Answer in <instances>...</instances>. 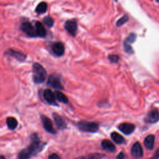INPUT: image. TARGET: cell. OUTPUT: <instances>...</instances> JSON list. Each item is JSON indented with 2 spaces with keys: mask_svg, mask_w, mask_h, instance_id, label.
<instances>
[{
  "mask_svg": "<svg viewBox=\"0 0 159 159\" xmlns=\"http://www.w3.org/2000/svg\"><path fill=\"white\" fill-rule=\"evenodd\" d=\"M155 143V136L153 135H148L147 136L144 140L145 147L148 149L152 150L154 147Z\"/></svg>",
  "mask_w": 159,
  "mask_h": 159,
  "instance_id": "17",
  "label": "cell"
},
{
  "mask_svg": "<svg viewBox=\"0 0 159 159\" xmlns=\"http://www.w3.org/2000/svg\"><path fill=\"white\" fill-rule=\"evenodd\" d=\"M52 49L53 53L58 57L63 55L65 52L64 45L61 42H60L54 43L52 47Z\"/></svg>",
  "mask_w": 159,
  "mask_h": 159,
  "instance_id": "12",
  "label": "cell"
},
{
  "mask_svg": "<svg viewBox=\"0 0 159 159\" xmlns=\"http://www.w3.org/2000/svg\"><path fill=\"white\" fill-rule=\"evenodd\" d=\"M131 155L135 158H139L143 156V149L139 142H135L132 147Z\"/></svg>",
  "mask_w": 159,
  "mask_h": 159,
  "instance_id": "11",
  "label": "cell"
},
{
  "mask_svg": "<svg viewBox=\"0 0 159 159\" xmlns=\"http://www.w3.org/2000/svg\"><path fill=\"white\" fill-rule=\"evenodd\" d=\"M6 124L9 129L14 130L17 127L18 122L16 118L13 117H9L6 119Z\"/></svg>",
  "mask_w": 159,
  "mask_h": 159,
  "instance_id": "20",
  "label": "cell"
},
{
  "mask_svg": "<svg viewBox=\"0 0 159 159\" xmlns=\"http://www.w3.org/2000/svg\"><path fill=\"white\" fill-rule=\"evenodd\" d=\"M32 75L34 83L40 84L44 82L47 76V72L40 64L35 63L32 66Z\"/></svg>",
  "mask_w": 159,
  "mask_h": 159,
  "instance_id": "2",
  "label": "cell"
},
{
  "mask_svg": "<svg viewBox=\"0 0 159 159\" xmlns=\"http://www.w3.org/2000/svg\"><path fill=\"white\" fill-rule=\"evenodd\" d=\"M41 120L43 124V127L47 132L52 134H55L56 133V131L53 128L51 119H50L48 117L42 115L41 116Z\"/></svg>",
  "mask_w": 159,
  "mask_h": 159,
  "instance_id": "6",
  "label": "cell"
},
{
  "mask_svg": "<svg viewBox=\"0 0 159 159\" xmlns=\"http://www.w3.org/2000/svg\"><path fill=\"white\" fill-rule=\"evenodd\" d=\"M48 84L55 89H63V86L61 84L60 78L56 75H51L48 79Z\"/></svg>",
  "mask_w": 159,
  "mask_h": 159,
  "instance_id": "7",
  "label": "cell"
},
{
  "mask_svg": "<svg viewBox=\"0 0 159 159\" xmlns=\"http://www.w3.org/2000/svg\"><path fill=\"white\" fill-rule=\"evenodd\" d=\"M55 94V99H57L58 101L66 104L68 102V99L66 97V96L65 94H64L63 93L59 91H57L55 92L54 93Z\"/></svg>",
  "mask_w": 159,
  "mask_h": 159,
  "instance_id": "22",
  "label": "cell"
},
{
  "mask_svg": "<svg viewBox=\"0 0 159 159\" xmlns=\"http://www.w3.org/2000/svg\"><path fill=\"white\" fill-rule=\"evenodd\" d=\"M66 30L71 35H75L78 30L77 22L74 19L68 20L65 22L64 25Z\"/></svg>",
  "mask_w": 159,
  "mask_h": 159,
  "instance_id": "5",
  "label": "cell"
},
{
  "mask_svg": "<svg viewBox=\"0 0 159 159\" xmlns=\"http://www.w3.org/2000/svg\"><path fill=\"white\" fill-rule=\"evenodd\" d=\"M159 120V112L158 109H154L151 110L147 114L145 121L147 123L150 124H154L158 122Z\"/></svg>",
  "mask_w": 159,
  "mask_h": 159,
  "instance_id": "10",
  "label": "cell"
},
{
  "mask_svg": "<svg viewBox=\"0 0 159 159\" xmlns=\"http://www.w3.org/2000/svg\"><path fill=\"white\" fill-rule=\"evenodd\" d=\"M118 129L124 134L130 135L134 132L135 129V125L130 123L124 122L118 125Z\"/></svg>",
  "mask_w": 159,
  "mask_h": 159,
  "instance_id": "9",
  "label": "cell"
},
{
  "mask_svg": "<svg viewBox=\"0 0 159 159\" xmlns=\"http://www.w3.org/2000/svg\"><path fill=\"white\" fill-rule=\"evenodd\" d=\"M0 159H6L5 157L3 155H0Z\"/></svg>",
  "mask_w": 159,
  "mask_h": 159,
  "instance_id": "30",
  "label": "cell"
},
{
  "mask_svg": "<svg viewBox=\"0 0 159 159\" xmlns=\"http://www.w3.org/2000/svg\"><path fill=\"white\" fill-rule=\"evenodd\" d=\"M43 98L49 104H55V97L54 93L50 89H46L43 91Z\"/></svg>",
  "mask_w": 159,
  "mask_h": 159,
  "instance_id": "15",
  "label": "cell"
},
{
  "mask_svg": "<svg viewBox=\"0 0 159 159\" xmlns=\"http://www.w3.org/2000/svg\"><path fill=\"white\" fill-rule=\"evenodd\" d=\"M129 20V17L127 15H125L122 16L121 18H120L116 22V25L118 27H120L122 25H124L125 23H126Z\"/></svg>",
  "mask_w": 159,
  "mask_h": 159,
  "instance_id": "25",
  "label": "cell"
},
{
  "mask_svg": "<svg viewBox=\"0 0 159 159\" xmlns=\"http://www.w3.org/2000/svg\"><path fill=\"white\" fill-rule=\"evenodd\" d=\"M77 125L81 130L87 132H96L99 129V124L93 122L80 121Z\"/></svg>",
  "mask_w": 159,
  "mask_h": 159,
  "instance_id": "3",
  "label": "cell"
},
{
  "mask_svg": "<svg viewBox=\"0 0 159 159\" xmlns=\"http://www.w3.org/2000/svg\"><path fill=\"white\" fill-rule=\"evenodd\" d=\"M20 29L27 35L30 37H37L35 29L32 24L29 22H24L20 25Z\"/></svg>",
  "mask_w": 159,
  "mask_h": 159,
  "instance_id": "4",
  "label": "cell"
},
{
  "mask_svg": "<svg viewBox=\"0 0 159 159\" xmlns=\"http://www.w3.org/2000/svg\"><path fill=\"white\" fill-rule=\"evenodd\" d=\"M48 159H61V158L57 154L52 153L48 156Z\"/></svg>",
  "mask_w": 159,
  "mask_h": 159,
  "instance_id": "27",
  "label": "cell"
},
{
  "mask_svg": "<svg viewBox=\"0 0 159 159\" xmlns=\"http://www.w3.org/2000/svg\"><path fill=\"white\" fill-rule=\"evenodd\" d=\"M101 147H102L103 149L110 152H114L116 150L115 145L110 140L107 139L103 140L101 142Z\"/></svg>",
  "mask_w": 159,
  "mask_h": 159,
  "instance_id": "18",
  "label": "cell"
},
{
  "mask_svg": "<svg viewBox=\"0 0 159 159\" xmlns=\"http://www.w3.org/2000/svg\"><path fill=\"white\" fill-rule=\"evenodd\" d=\"M111 137L112 140L117 144H122L125 142L124 138L121 135L116 132H113L111 134Z\"/></svg>",
  "mask_w": 159,
  "mask_h": 159,
  "instance_id": "19",
  "label": "cell"
},
{
  "mask_svg": "<svg viewBox=\"0 0 159 159\" xmlns=\"http://www.w3.org/2000/svg\"><path fill=\"white\" fill-rule=\"evenodd\" d=\"M135 39H136V35L134 33L130 34L129 36L125 39L124 43V47L126 53H133V50L130 46V43H132L135 40Z\"/></svg>",
  "mask_w": 159,
  "mask_h": 159,
  "instance_id": "8",
  "label": "cell"
},
{
  "mask_svg": "<svg viewBox=\"0 0 159 159\" xmlns=\"http://www.w3.org/2000/svg\"><path fill=\"white\" fill-rule=\"evenodd\" d=\"M6 54L8 55L9 56L13 57L16 60H17L18 61H24V60L26 58V55L25 54H24L23 53H22L20 52L14 50L13 49H9L6 52Z\"/></svg>",
  "mask_w": 159,
  "mask_h": 159,
  "instance_id": "13",
  "label": "cell"
},
{
  "mask_svg": "<svg viewBox=\"0 0 159 159\" xmlns=\"http://www.w3.org/2000/svg\"><path fill=\"white\" fill-rule=\"evenodd\" d=\"M158 158H159V148L156 151V152L155 153V154L153 156V157L151 158L150 159H158Z\"/></svg>",
  "mask_w": 159,
  "mask_h": 159,
  "instance_id": "28",
  "label": "cell"
},
{
  "mask_svg": "<svg viewBox=\"0 0 159 159\" xmlns=\"http://www.w3.org/2000/svg\"><path fill=\"white\" fill-rule=\"evenodd\" d=\"M156 1H157V2H158L159 3V0H156Z\"/></svg>",
  "mask_w": 159,
  "mask_h": 159,
  "instance_id": "31",
  "label": "cell"
},
{
  "mask_svg": "<svg viewBox=\"0 0 159 159\" xmlns=\"http://www.w3.org/2000/svg\"><path fill=\"white\" fill-rule=\"evenodd\" d=\"M43 146L44 143L40 141L38 135L36 134H34L31 136L30 144L19 152L18 159H30L40 152L43 148Z\"/></svg>",
  "mask_w": 159,
  "mask_h": 159,
  "instance_id": "1",
  "label": "cell"
},
{
  "mask_svg": "<svg viewBox=\"0 0 159 159\" xmlns=\"http://www.w3.org/2000/svg\"><path fill=\"white\" fill-rule=\"evenodd\" d=\"M35 32L37 37H45L47 35V31L42 24V22L39 21H36L35 24Z\"/></svg>",
  "mask_w": 159,
  "mask_h": 159,
  "instance_id": "14",
  "label": "cell"
},
{
  "mask_svg": "<svg viewBox=\"0 0 159 159\" xmlns=\"http://www.w3.org/2000/svg\"><path fill=\"white\" fill-rule=\"evenodd\" d=\"M119 57L117 55H110L109 56V60L112 63H117L119 61Z\"/></svg>",
  "mask_w": 159,
  "mask_h": 159,
  "instance_id": "26",
  "label": "cell"
},
{
  "mask_svg": "<svg viewBox=\"0 0 159 159\" xmlns=\"http://www.w3.org/2000/svg\"><path fill=\"white\" fill-rule=\"evenodd\" d=\"M104 157V154H102L100 153H90L88 155L79 157L78 158H76L75 159H101Z\"/></svg>",
  "mask_w": 159,
  "mask_h": 159,
  "instance_id": "21",
  "label": "cell"
},
{
  "mask_svg": "<svg viewBox=\"0 0 159 159\" xmlns=\"http://www.w3.org/2000/svg\"><path fill=\"white\" fill-rule=\"evenodd\" d=\"M48 5L46 2H40L35 8V12L38 14H43L47 10Z\"/></svg>",
  "mask_w": 159,
  "mask_h": 159,
  "instance_id": "23",
  "label": "cell"
},
{
  "mask_svg": "<svg viewBox=\"0 0 159 159\" xmlns=\"http://www.w3.org/2000/svg\"><path fill=\"white\" fill-rule=\"evenodd\" d=\"M53 117L55 121V123L56 124V126L58 129L62 130L66 127V124L64 120L62 119L61 116H60L58 114L54 113L53 114Z\"/></svg>",
  "mask_w": 159,
  "mask_h": 159,
  "instance_id": "16",
  "label": "cell"
},
{
  "mask_svg": "<svg viewBox=\"0 0 159 159\" xmlns=\"http://www.w3.org/2000/svg\"><path fill=\"white\" fill-rule=\"evenodd\" d=\"M43 21L44 24L49 27H52L53 25V24H54L53 19L50 16H45L43 19Z\"/></svg>",
  "mask_w": 159,
  "mask_h": 159,
  "instance_id": "24",
  "label": "cell"
},
{
  "mask_svg": "<svg viewBox=\"0 0 159 159\" xmlns=\"http://www.w3.org/2000/svg\"><path fill=\"white\" fill-rule=\"evenodd\" d=\"M117 159H124V154L122 152H120L117 156Z\"/></svg>",
  "mask_w": 159,
  "mask_h": 159,
  "instance_id": "29",
  "label": "cell"
}]
</instances>
